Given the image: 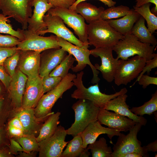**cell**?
Returning <instances> with one entry per match:
<instances>
[{"mask_svg":"<svg viewBox=\"0 0 157 157\" xmlns=\"http://www.w3.org/2000/svg\"><path fill=\"white\" fill-rule=\"evenodd\" d=\"M121 157H142L140 154L135 152L127 153L122 155Z\"/></svg>","mask_w":157,"mask_h":157,"instance_id":"cell-54","label":"cell"},{"mask_svg":"<svg viewBox=\"0 0 157 157\" xmlns=\"http://www.w3.org/2000/svg\"><path fill=\"white\" fill-rule=\"evenodd\" d=\"M11 77L7 90L12 110H15L22 107V99L28 77L19 69L15 71Z\"/></svg>","mask_w":157,"mask_h":157,"instance_id":"cell-19","label":"cell"},{"mask_svg":"<svg viewBox=\"0 0 157 157\" xmlns=\"http://www.w3.org/2000/svg\"><path fill=\"white\" fill-rule=\"evenodd\" d=\"M38 152L34 151L30 152L22 151L19 152L17 155L18 157H35L36 156Z\"/></svg>","mask_w":157,"mask_h":157,"instance_id":"cell-52","label":"cell"},{"mask_svg":"<svg viewBox=\"0 0 157 157\" xmlns=\"http://www.w3.org/2000/svg\"><path fill=\"white\" fill-rule=\"evenodd\" d=\"M10 143L8 146L10 152L13 155H17L20 152H25L20 144L13 138H10Z\"/></svg>","mask_w":157,"mask_h":157,"instance_id":"cell-47","label":"cell"},{"mask_svg":"<svg viewBox=\"0 0 157 157\" xmlns=\"http://www.w3.org/2000/svg\"><path fill=\"white\" fill-rule=\"evenodd\" d=\"M31 5L34 9L33 14L28 19L27 29L37 33L47 29L43 18L46 12L54 7L47 0H32Z\"/></svg>","mask_w":157,"mask_h":157,"instance_id":"cell-20","label":"cell"},{"mask_svg":"<svg viewBox=\"0 0 157 157\" xmlns=\"http://www.w3.org/2000/svg\"><path fill=\"white\" fill-rule=\"evenodd\" d=\"M58 43L63 49L73 56L77 62V65L71 69L74 72L82 71L88 65L91 67L93 74L91 80L93 84L98 83L100 79L98 76L99 71L97 70L90 61L89 56L90 51L88 48L89 44H84L81 46H76L60 37H58Z\"/></svg>","mask_w":157,"mask_h":157,"instance_id":"cell-6","label":"cell"},{"mask_svg":"<svg viewBox=\"0 0 157 157\" xmlns=\"http://www.w3.org/2000/svg\"><path fill=\"white\" fill-rule=\"evenodd\" d=\"M42 78L39 75L28 78L22 99V107L35 108L44 94Z\"/></svg>","mask_w":157,"mask_h":157,"instance_id":"cell-17","label":"cell"},{"mask_svg":"<svg viewBox=\"0 0 157 157\" xmlns=\"http://www.w3.org/2000/svg\"><path fill=\"white\" fill-rule=\"evenodd\" d=\"M32 0H0V10L5 16L9 17L20 24L26 30L28 21L32 15Z\"/></svg>","mask_w":157,"mask_h":157,"instance_id":"cell-8","label":"cell"},{"mask_svg":"<svg viewBox=\"0 0 157 157\" xmlns=\"http://www.w3.org/2000/svg\"><path fill=\"white\" fill-rule=\"evenodd\" d=\"M6 126L7 134L10 138L20 137L26 135L21 130L11 125L6 124Z\"/></svg>","mask_w":157,"mask_h":157,"instance_id":"cell-45","label":"cell"},{"mask_svg":"<svg viewBox=\"0 0 157 157\" xmlns=\"http://www.w3.org/2000/svg\"><path fill=\"white\" fill-rule=\"evenodd\" d=\"M9 18V16L0 13V33L8 34L17 38L20 41L23 40L25 38L24 30L19 28L16 30H14L10 23V21L8 19Z\"/></svg>","mask_w":157,"mask_h":157,"instance_id":"cell-34","label":"cell"},{"mask_svg":"<svg viewBox=\"0 0 157 157\" xmlns=\"http://www.w3.org/2000/svg\"><path fill=\"white\" fill-rule=\"evenodd\" d=\"M76 77L74 74L68 73L56 88L43 95L34 109L37 117H42L53 112L51 109L55 104L65 92L74 85L73 80Z\"/></svg>","mask_w":157,"mask_h":157,"instance_id":"cell-4","label":"cell"},{"mask_svg":"<svg viewBox=\"0 0 157 157\" xmlns=\"http://www.w3.org/2000/svg\"><path fill=\"white\" fill-rule=\"evenodd\" d=\"M67 133L65 128L58 126L53 134L39 142V157H61L68 142L65 141Z\"/></svg>","mask_w":157,"mask_h":157,"instance_id":"cell-12","label":"cell"},{"mask_svg":"<svg viewBox=\"0 0 157 157\" xmlns=\"http://www.w3.org/2000/svg\"><path fill=\"white\" fill-rule=\"evenodd\" d=\"M89 44L95 48L112 49L124 36L112 27L106 20L99 19L87 25Z\"/></svg>","mask_w":157,"mask_h":157,"instance_id":"cell-1","label":"cell"},{"mask_svg":"<svg viewBox=\"0 0 157 157\" xmlns=\"http://www.w3.org/2000/svg\"><path fill=\"white\" fill-rule=\"evenodd\" d=\"M104 10L102 7L97 8L90 3L83 1L77 5L75 10L89 23L100 19Z\"/></svg>","mask_w":157,"mask_h":157,"instance_id":"cell-26","label":"cell"},{"mask_svg":"<svg viewBox=\"0 0 157 157\" xmlns=\"http://www.w3.org/2000/svg\"><path fill=\"white\" fill-rule=\"evenodd\" d=\"M60 112H53L45 120L42 124L38 135L36 137L37 141H40L53 135L56 131L60 123Z\"/></svg>","mask_w":157,"mask_h":157,"instance_id":"cell-27","label":"cell"},{"mask_svg":"<svg viewBox=\"0 0 157 157\" xmlns=\"http://www.w3.org/2000/svg\"><path fill=\"white\" fill-rule=\"evenodd\" d=\"M106 142V139L101 137L89 144L87 148L90 150L92 157H111L112 149L108 146Z\"/></svg>","mask_w":157,"mask_h":157,"instance_id":"cell-29","label":"cell"},{"mask_svg":"<svg viewBox=\"0 0 157 157\" xmlns=\"http://www.w3.org/2000/svg\"><path fill=\"white\" fill-rule=\"evenodd\" d=\"M18 50L16 46L11 47H0V65H3L5 60L14 54Z\"/></svg>","mask_w":157,"mask_h":157,"instance_id":"cell-41","label":"cell"},{"mask_svg":"<svg viewBox=\"0 0 157 157\" xmlns=\"http://www.w3.org/2000/svg\"><path fill=\"white\" fill-rule=\"evenodd\" d=\"M97 121L101 124L106 125L109 128L124 132L129 131L136 123L126 117L109 111L104 108H100Z\"/></svg>","mask_w":157,"mask_h":157,"instance_id":"cell-16","label":"cell"},{"mask_svg":"<svg viewBox=\"0 0 157 157\" xmlns=\"http://www.w3.org/2000/svg\"><path fill=\"white\" fill-rule=\"evenodd\" d=\"M86 0H76L73 4L70 6L68 8L69 9L75 10L77 5L79 3L85 1ZM103 3L105 5L110 7L115 6L116 3L113 0H98Z\"/></svg>","mask_w":157,"mask_h":157,"instance_id":"cell-50","label":"cell"},{"mask_svg":"<svg viewBox=\"0 0 157 157\" xmlns=\"http://www.w3.org/2000/svg\"><path fill=\"white\" fill-rule=\"evenodd\" d=\"M157 67V54L153 53V58L151 59L147 60L145 65L142 70L137 78L136 82L138 81L140 76L145 73H147V75L150 74V72L153 69Z\"/></svg>","mask_w":157,"mask_h":157,"instance_id":"cell-40","label":"cell"},{"mask_svg":"<svg viewBox=\"0 0 157 157\" xmlns=\"http://www.w3.org/2000/svg\"><path fill=\"white\" fill-rule=\"evenodd\" d=\"M72 108L75 113V121L66 131L67 135L74 137L81 133L90 123L97 120L100 108L89 100L80 99Z\"/></svg>","mask_w":157,"mask_h":157,"instance_id":"cell-3","label":"cell"},{"mask_svg":"<svg viewBox=\"0 0 157 157\" xmlns=\"http://www.w3.org/2000/svg\"><path fill=\"white\" fill-rule=\"evenodd\" d=\"M140 15L134 9L132 13L117 19L106 20L116 31L124 36L131 33L135 23L140 17Z\"/></svg>","mask_w":157,"mask_h":157,"instance_id":"cell-24","label":"cell"},{"mask_svg":"<svg viewBox=\"0 0 157 157\" xmlns=\"http://www.w3.org/2000/svg\"><path fill=\"white\" fill-rule=\"evenodd\" d=\"M25 38L17 45L18 50L33 51L41 53L47 49L61 48L58 43V37L51 35L44 37L27 29L24 30Z\"/></svg>","mask_w":157,"mask_h":157,"instance_id":"cell-11","label":"cell"},{"mask_svg":"<svg viewBox=\"0 0 157 157\" xmlns=\"http://www.w3.org/2000/svg\"><path fill=\"white\" fill-rule=\"evenodd\" d=\"M67 52L61 48L47 49L40 54V64L39 71L40 76L42 78L49 74L63 60Z\"/></svg>","mask_w":157,"mask_h":157,"instance_id":"cell-18","label":"cell"},{"mask_svg":"<svg viewBox=\"0 0 157 157\" xmlns=\"http://www.w3.org/2000/svg\"><path fill=\"white\" fill-rule=\"evenodd\" d=\"M130 110L135 114L141 116L153 114L157 110V91L152 94L151 98L149 101L141 106L133 107Z\"/></svg>","mask_w":157,"mask_h":157,"instance_id":"cell-33","label":"cell"},{"mask_svg":"<svg viewBox=\"0 0 157 157\" xmlns=\"http://www.w3.org/2000/svg\"><path fill=\"white\" fill-rule=\"evenodd\" d=\"M34 109L22 107L18 109L12 110L9 117H18L22 122L26 134L34 135L36 137L42 124L50 115L42 117L37 118L35 115Z\"/></svg>","mask_w":157,"mask_h":157,"instance_id":"cell-15","label":"cell"},{"mask_svg":"<svg viewBox=\"0 0 157 157\" xmlns=\"http://www.w3.org/2000/svg\"><path fill=\"white\" fill-rule=\"evenodd\" d=\"M90 51V55L101 59V65L95 64L94 65L95 69L101 72L103 78L107 81H113L119 63V60L113 57V49L99 47Z\"/></svg>","mask_w":157,"mask_h":157,"instance_id":"cell-13","label":"cell"},{"mask_svg":"<svg viewBox=\"0 0 157 157\" xmlns=\"http://www.w3.org/2000/svg\"><path fill=\"white\" fill-rule=\"evenodd\" d=\"M146 151L147 152L149 151L156 152L157 151V140L144 146Z\"/></svg>","mask_w":157,"mask_h":157,"instance_id":"cell-51","label":"cell"},{"mask_svg":"<svg viewBox=\"0 0 157 157\" xmlns=\"http://www.w3.org/2000/svg\"><path fill=\"white\" fill-rule=\"evenodd\" d=\"M10 139L6 131L5 124L0 128V149L8 147L10 143Z\"/></svg>","mask_w":157,"mask_h":157,"instance_id":"cell-43","label":"cell"},{"mask_svg":"<svg viewBox=\"0 0 157 157\" xmlns=\"http://www.w3.org/2000/svg\"><path fill=\"white\" fill-rule=\"evenodd\" d=\"M12 138L20 144L25 152H30L32 151L38 152L39 143L35 135H26L21 137Z\"/></svg>","mask_w":157,"mask_h":157,"instance_id":"cell-35","label":"cell"},{"mask_svg":"<svg viewBox=\"0 0 157 157\" xmlns=\"http://www.w3.org/2000/svg\"><path fill=\"white\" fill-rule=\"evenodd\" d=\"M146 60L138 55L126 60H119L114 80L117 86L126 85L137 78L144 66Z\"/></svg>","mask_w":157,"mask_h":157,"instance_id":"cell-10","label":"cell"},{"mask_svg":"<svg viewBox=\"0 0 157 157\" xmlns=\"http://www.w3.org/2000/svg\"><path fill=\"white\" fill-rule=\"evenodd\" d=\"M54 7L68 8L75 2L76 0H47Z\"/></svg>","mask_w":157,"mask_h":157,"instance_id":"cell-44","label":"cell"},{"mask_svg":"<svg viewBox=\"0 0 157 157\" xmlns=\"http://www.w3.org/2000/svg\"><path fill=\"white\" fill-rule=\"evenodd\" d=\"M142 126L140 123H136L129 130L128 134L126 135L120 133L116 143L113 144L111 157H121L124 154L131 152L139 153L142 157L149 156L144 146H141V143L137 138Z\"/></svg>","mask_w":157,"mask_h":157,"instance_id":"cell-5","label":"cell"},{"mask_svg":"<svg viewBox=\"0 0 157 157\" xmlns=\"http://www.w3.org/2000/svg\"><path fill=\"white\" fill-rule=\"evenodd\" d=\"M40 54L33 51L20 50L18 67L28 78H33L39 75Z\"/></svg>","mask_w":157,"mask_h":157,"instance_id":"cell-21","label":"cell"},{"mask_svg":"<svg viewBox=\"0 0 157 157\" xmlns=\"http://www.w3.org/2000/svg\"><path fill=\"white\" fill-rule=\"evenodd\" d=\"M157 153L155 154V157H156L157 156Z\"/></svg>","mask_w":157,"mask_h":157,"instance_id":"cell-56","label":"cell"},{"mask_svg":"<svg viewBox=\"0 0 157 157\" xmlns=\"http://www.w3.org/2000/svg\"><path fill=\"white\" fill-rule=\"evenodd\" d=\"M42 78L44 94L54 89L62 79L60 77L50 76L49 74L45 76Z\"/></svg>","mask_w":157,"mask_h":157,"instance_id":"cell-38","label":"cell"},{"mask_svg":"<svg viewBox=\"0 0 157 157\" xmlns=\"http://www.w3.org/2000/svg\"><path fill=\"white\" fill-rule=\"evenodd\" d=\"M6 70L3 65H0V80L7 90L9 86L12 77L6 72Z\"/></svg>","mask_w":157,"mask_h":157,"instance_id":"cell-46","label":"cell"},{"mask_svg":"<svg viewBox=\"0 0 157 157\" xmlns=\"http://www.w3.org/2000/svg\"><path fill=\"white\" fill-rule=\"evenodd\" d=\"M4 94H3V90L2 88L1 87L0 85V97L3 95Z\"/></svg>","mask_w":157,"mask_h":157,"instance_id":"cell-55","label":"cell"},{"mask_svg":"<svg viewBox=\"0 0 157 157\" xmlns=\"http://www.w3.org/2000/svg\"><path fill=\"white\" fill-rule=\"evenodd\" d=\"M120 132L116 129L103 126L97 120L92 122L81 133L83 147L86 148L89 144L94 142L100 135L103 134H107L110 139V142L113 144L112 138L115 136H118Z\"/></svg>","mask_w":157,"mask_h":157,"instance_id":"cell-22","label":"cell"},{"mask_svg":"<svg viewBox=\"0 0 157 157\" xmlns=\"http://www.w3.org/2000/svg\"><path fill=\"white\" fill-rule=\"evenodd\" d=\"M6 124L21 130L26 134L25 130L22 122L17 117L11 116L8 119Z\"/></svg>","mask_w":157,"mask_h":157,"instance_id":"cell-48","label":"cell"},{"mask_svg":"<svg viewBox=\"0 0 157 157\" xmlns=\"http://www.w3.org/2000/svg\"><path fill=\"white\" fill-rule=\"evenodd\" d=\"M20 41L19 40L14 36L9 35H3L0 34V47H16Z\"/></svg>","mask_w":157,"mask_h":157,"instance_id":"cell-39","label":"cell"},{"mask_svg":"<svg viewBox=\"0 0 157 157\" xmlns=\"http://www.w3.org/2000/svg\"><path fill=\"white\" fill-rule=\"evenodd\" d=\"M151 4V3H149L140 7L134 6L133 9L146 21L148 29L153 34L157 30V17L150 10Z\"/></svg>","mask_w":157,"mask_h":157,"instance_id":"cell-30","label":"cell"},{"mask_svg":"<svg viewBox=\"0 0 157 157\" xmlns=\"http://www.w3.org/2000/svg\"><path fill=\"white\" fill-rule=\"evenodd\" d=\"M14 155L10 152L8 147L0 149V157H14Z\"/></svg>","mask_w":157,"mask_h":157,"instance_id":"cell-53","label":"cell"},{"mask_svg":"<svg viewBox=\"0 0 157 157\" xmlns=\"http://www.w3.org/2000/svg\"><path fill=\"white\" fill-rule=\"evenodd\" d=\"M137 81L143 89L146 88L150 84L157 85V77L150 76L147 74H142Z\"/></svg>","mask_w":157,"mask_h":157,"instance_id":"cell-42","label":"cell"},{"mask_svg":"<svg viewBox=\"0 0 157 157\" xmlns=\"http://www.w3.org/2000/svg\"><path fill=\"white\" fill-rule=\"evenodd\" d=\"M84 72L81 71L73 79L74 85L77 89L71 94L72 98L76 99H86L92 103L97 107L104 108L106 104L111 99L110 94H106L101 92L98 83L86 88L84 85L82 77Z\"/></svg>","mask_w":157,"mask_h":157,"instance_id":"cell-7","label":"cell"},{"mask_svg":"<svg viewBox=\"0 0 157 157\" xmlns=\"http://www.w3.org/2000/svg\"><path fill=\"white\" fill-rule=\"evenodd\" d=\"M20 53V50H18L14 54L7 58L3 63V66L11 77L15 72V68L19 60Z\"/></svg>","mask_w":157,"mask_h":157,"instance_id":"cell-37","label":"cell"},{"mask_svg":"<svg viewBox=\"0 0 157 157\" xmlns=\"http://www.w3.org/2000/svg\"><path fill=\"white\" fill-rule=\"evenodd\" d=\"M43 20L47 27L44 30L38 32L39 35L52 33L58 37H60L76 46H81L84 44L74 35V33L65 25L63 20L60 17L49 14L45 15Z\"/></svg>","mask_w":157,"mask_h":157,"instance_id":"cell-14","label":"cell"},{"mask_svg":"<svg viewBox=\"0 0 157 157\" xmlns=\"http://www.w3.org/2000/svg\"><path fill=\"white\" fill-rule=\"evenodd\" d=\"M124 36L113 48L117 55V58L126 60L136 55L146 60L153 58L155 47L141 42L131 33Z\"/></svg>","mask_w":157,"mask_h":157,"instance_id":"cell-2","label":"cell"},{"mask_svg":"<svg viewBox=\"0 0 157 157\" xmlns=\"http://www.w3.org/2000/svg\"><path fill=\"white\" fill-rule=\"evenodd\" d=\"M47 13L60 17L64 23L72 28L79 40L85 44H89L87 32V25L85 19L75 10L69 8L54 7L49 9Z\"/></svg>","mask_w":157,"mask_h":157,"instance_id":"cell-9","label":"cell"},{"mask_svg":"<svg viewBox=\"0 0 157 157\" xmlns=\"http://www.w3.org/2000/svg\"><path fill=\"white\" fill-rule=\"evenodd\" d=\"M76 60L72 55H67L61 63L49 74L50 76L60 77L63 79L68 74L70 69L73 67Z\"/></svg>","mask_w":157,"mask_h":157,"instance_id":"cell-32","label":"cell"},{"mask_svg":"<svg viewBox=\"0 0 157 157\" xmlns=\"http://www.w3.org/2000/svg\"><path fill=\"white\" fill-rule=\"evenodd\" d=\"M145 23V19L140 16L133 25L131 34L141 42L155 47L157 44V39L146 27Z\"/></svg>","mask_w":157,"mask_h":157,"instance_id":"cell-25","label":"cell"},{"mask_svg":"<svg viewBox=\"0 0 157 157\" xmlns=\"http://www.w3.org/2000/svg\"><path fill=\"white\" fill-rule=\"evenodd\" d=\"M73 137L67 143L65 150L62 153L61 157H81L85 149L83 147L81 133Z\"/></svg>","mask_w":157,"mask_h":157,"instance_id":"cell-28","label":"cell"},{"mask_svg":"<svg viewBox=\"0 0 157 157\" xmlns=\"http://www.w3.org/2000/svg\"><path fill=\"white\" fill-rule=\"evenodd\" d=\"M133 10V8L130 9L129 7L122 5L112 6L104 10L100 19L107 20L117 18L131 14Z\"/></svg>","mask_w":157,"mask_h":157,"instance_id":"cell-31","label":"cell"},{"mask_svg":"<svg viewBox=\"0 0 157 157\" xmlns=\"http://www.w3.org/2000/svg\"><path fill=\"white\" fill-rule=\"evenodd\" d=\"M7 100L4 95L0 97V128L6 124L12 110L11 101Z\"/></svg>","mask_w":157,"mask_h":157,"instance_id":"cell-36","label":"cell"},{"mask_svg":"<svg viewBox=\"0 0 157 157\" xmlns=\"http://www.w3.org/2000/svg\"><path fill=\"white\" fill-rule=\"evenodd\" d=\"M135 7H140L147 3H150L154 4V6L151 10V12L156 15H157V0H136Z\"/></svg>","mask_w":157,"mask_h":157,"instance_id":"cell-49","label":"cell"},{"mask_svg":"<svg viewBox=\"0 0 157 157\" xmlns=\"http://www.w3.org/2000/svg\"><path fill=\"white\" fill-rule=\"evenodd\" d=\"M128 95L126 94L119 95L109 101L104 108L107 110H112L121 115L127 117L142 126H145L147 120L142 116L136 115L131 112L126 103Z\"/></svg>","mask_w":157,"mask_h":157,"instance_id":"cell-23","label":"cell"}]
</instances>
